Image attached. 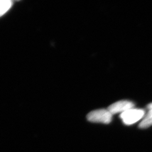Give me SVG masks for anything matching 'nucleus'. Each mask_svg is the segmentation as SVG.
<instances>
[{
	"instance_id": "nucleus-6",
	"label": "nucleus",
	"mask_w": 152,
	"mask_h": 152,
	"mask_svg": "<svg viewBox=\"0 0 152 152\" xmlns=\"http://www.w3.org/2000/svg\"><path fill=\"white\" fill-rule=\"evenodd\" d=\"M147 108L148 109L149 112L152 113V103L149 104L147 106Z\"/></svg>"
},
{
	"instance_id": "nucleus-3",
	"label": "nucleus",
	"mask_w": 152,
	"mask_h": 152,
	"mask_svg": "<svg viewBox=\"0 0 152 152\" xmlns=\"http://www.w3.org/2000/svg\"><path fill=\"white\" fill-rule=\"evenodd\" d=\"M134 104L128 100H121L112 104L108 107L109 111L111 114H116L118 113H123L126 110L133 108Z\"/></svg>"
},
{
	"instance_id": "nucleus-4",
	"label": "nucleus",
	"mask_w": 152,
	"mask_h": 152,
	"mask_svg": "<svg viewBox=\"0 0 152 152\" xmlns=\"http://www.w3.org/2000/svg\"><path fill=\"white\" fill-rule=\"evenodd\" d=\"M13 1L11 0H2L0 4V18L4 15L11 8Z\"/></svg>"
},
{
	"instance_id": "nucleus-2",
	"label": "nucleus",
	"mask_w": 152,
	"mask_h": 152,
	"mask_svg": "<svg viewBox=\"0 0 152 152\" xmlns=\"http://www.w3.org/2000/svg\"><path fill=\"white\" fill-rule=\"evenodd\" d=\"M87 120L91 122L109 124L112 118V114L107 109H98L90 112L87 116Z\"/></svg>"
},
{
	"instance_id": "nucleus-1",
	"label": "nucleus",
	"mask_w": 152,
	"mask_h": 152,
	"mask_svg": "<svg viewBox=\"0 0 152 152\" xmlns=\"http://www.w3.org/2000/svg\"><path fill=\"white\" fill-rule=\"evenodd\" d=\"M145 110L141 109L132 108L120 114V118L126 125L134 124L145 116Z\"/></svg>"
},
{
	"instance_id": "nucleus-5",
	"label": "nucleus",
	"mask_w": 152,
	"mask_h": 152,
	"mask_svg": "<svg viewBox=\"0 0 152 152\" xmlns=\"http://www.w3.org/2000/svg\"><path fill=\"white\" fill-rule=\"evenodd\" d=\"M152 125V113L148 112L139 125L140 129H147Z\"/></svg>"
},
{
	"instance_id": "nucleus-7",
	"label": "nucleus",
	"mask_w": 152,
	"mask_h": 152,
	"mask_svg": "<svg viewBox=\"0 0 152 152\" xmlns=\"http://www.w3.org/2000/svg\"><path fill=\"white\" fill-rule=\"evenodd\" d=\"M1 1H2V0H0V4H1Z\"/></svg>"
}]
</instances>
